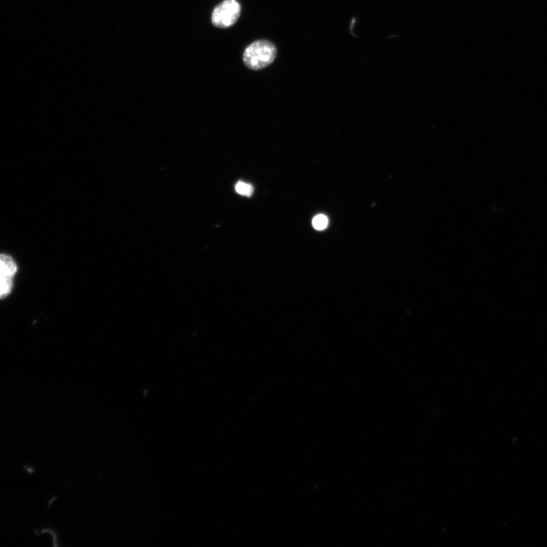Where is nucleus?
Here are the masks:
<instances>
[{
	"mask_svg": "<svg viewBox=\"0 0 547 547\" xmlns=\"http://www.w3.org/2000/svg\"><path fill=\"white\" fill-rule=\"evenodd\" d=\"M276 57L275 45L266 40H259L246 49L242 59L248 69L257 71L269 66Z\"/></svg>",
	"mask_w": 547,
	"mask_h": 547,
	"instance_id": "obj_1",
	"label": "nucleus"
},
{
	"mask_svg": "<svg viewBox=\"0 0 547 547\" xmlns=\"http://www.w3.org/2000/svg\"><path fill=\"white\" fill-rule=\"evenodd\" d=\"M241 14V6L237 0H225L213 11L212 24L218 28H228L234 25Z\"/></svg>",
	"mask_w": 547,
	"mask_h": 547,
	"instance_id": "obj_2",
	"label": "nucleus"
},
{
	"mask_svg": "<svg viewBox=\"0 0 547 547\" xmlns=\"http://www.w3.org/2000/svg\"><path fill=\"white\" fill-rule=\"evenodd\" d=\"M17 271L18 266L11 257L0 254V300L11 293Z\"/></svg>",
	"mask_w": 547,
	"mask_h": 547,
	"instance_id": "obj_3",
	"label": "nucleus"
},
{
	"mask_svg": "<svg viewBox=\"0 0 547 547\" xmlns=\"http://www.w3.org/2000/svg\"><path fill=\"white\" fill-rule=\"evenodd\" d=\"M329 225V219L326 216L319 215L313 218L312 226L317 230H325Z\"/></svg>",
	"mask_w": 547,
	"mask_h": 547,
	"instance_id": "obj_4",
	"label": "nucleus"
},
{
	"mask_svg": "<svg viewBox=\"0 0 547 547\" xmlns=\"http://www.w3.org/2000/svg\"><path fill=\"white\" fill-rule=\"evenodd\" d=\"M236 191L241 196L249 197L253 194V187L245 182H238L236 185Z\"/></svg>",
	"mask_w": 547,
	"mask_h": 547,
	"instance_id": "obj_5",
	"label": "nucleus"
}]
</instances>
